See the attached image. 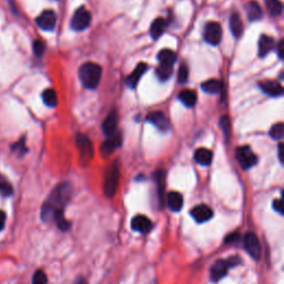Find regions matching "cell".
<instances>
[{
    "instance_id": "cell-28",
    "label": "cell",
    "mask_w": 284,
    "mask_h": 284,
    "mask_svg": "<svg viewBox=\"0 0 284 284\" xmlns=\"http://www.w3.org/2000/svg\"><path fill=\"white\" fill-rule=\"evenodd\" d=\"M173 72V66H168V65H160L155 70V73H157L158 79L160 81H167L170 79L171 75Z\"/></svg>"
},
{
    "instance_id": "cell-24",
    "label": "cell",
    "mask_w": 284,
    "mask_h": 284,
    "mask_svg": "<svg viewBox=\"0 0 284 284\" xmlns=\"http://www.w3.org/2000/svg\"><path fill=\"white\" fill-rule=\"evenodd\" d=\"M230 29L235 38H239L243 33L242 20H241L240 16L236 13L232 14L230 17Z\"/></svg>"
},
{
    "instance_id": "cell-11",
    "label": "cell",
    "mask_w": 284,
    "mask_h": 284,
    "mask_svg": "<svg viewBox=\"0 0 284 284\" xmlns=\"http://www.w3.org/2000/svg\"><path fill=\"white\" fill-rule=\"evenodd\" d=\"M230 269V266L227 260H217L212 264L210 269V275L213 282H219L221 279H223L228 273V270Z\"/></svg>"
},
{
    "instance_id": "cell-19",
    "label": "cell",
    "mask_w": 284,
    "mask_h": 284,
    "mask_svg": "<svg viewBox=\"0 0 284 284\" xmlns=\"http://www.w3.org/2000/svg\"><path fill=\"white\" fill-rule=\"evenodd\" d=\"M274 47H275L274 39L270 36H267V34H262L259 40V56L261 58L267 56V53L272 51V49H273Z\"/></svg>"
},
{
    "instance_id": "cell-20",
    "label": "cell",
    "mask_w": 284,
    "mask_h": 284,
    "mask_svg": "<svg viewBox=\"0 0 284 284\" xmlns=\"http://www.w3.org/2000/svg\"><path fill=\"white\" fill-rule=\"evenodd\" d=\"M213 154L210 150L200 148L194 152V160H196L201 166H210L212 162Z\"/></svg>"
},
{
    "instance_id": "cell-12",
    "label": "cell",
    "mask_w": 284,
    "mask_h": 284,
    "mask_svg": "<svg viewBox=\"0 0 284 284\" xmlns=\"http://www.w3.org/2000/svg\"><path fill=\"white\" fill-rule=\"evenodd\" d=\"M191 216L198 223H203L213 217V210L207 204H199L191 210Z\"/></svg>"
},
{
    "instance_id": "cell-15",
    "label": "cell",
    "mask_w": 284,
    "mask_h": 284,
    "mask_svg": "<svg viewBox=\"0 0 284 284\" xmlns=\"http://www.w3.org/2000/svg\"><path fill=\"white\" fill-rule=\"evenodd\" d=\"M260 88L261 90L269 95L271 97H280L282 96L283 93V88L282 85L280 84L277 81H272V80H267V81H262L260 83Z\"/></svg>"
},
{
    "instance_id": "cell-4",
    "label": "cell",
    "mask_w": 284,
    "mask_h": 284,
    "mask_svg": "<svg viewBox=\"0 0 284 284\" xmlns=\"http://www.w3.org/2000/svg\"><path fill=\"white\" fill-rule=\"evenodd\" d=\"M235 157L236 160L240 163V166L242 167L244 170L251 169L252 167H254L256 165V162H258V158H256V155L249 146L239 147L238 149H236Z\"/></svg>"
},
{
    "instance_id": "cell-42",
    "label": "cell",
    "mask_w": 284,
    "mask_h": 284,
    "mask_svg": "<svg viewBox=\"0 0 284 284\" xmlns=\"http://www.w3.org/2000/svg\"><path fill=\"white\" fill-rule=\"evenodd\" d=\"M282 150H283V145H282V143H280L279 147H278V154H279V159H280V161H281V163H283V152H282Z\"/></svg>"
},
{
    "instance_id": "cell-5",
    "label": "cell",
    "mask_w": 284,
    "mask_h": 284,
    "mask_svg": "<svg viewBox=\"0 0 284 284\" xmlns=\"http://www.w3.org/2000/svg\"><path fill=\"white\" fill-rule=\"evenodd\" d=\"M91 22V15L84 7H80L79 9L76 10L71 19V28L75 31H83L87 29L90 26Z\"/></svg>"
},
{
    "instance_id": "cell-39",
    "label": "cell",
    "mask_w": 284,
    "mask_h": 284,
    "mask_svg": "<svg viewBox=\"0 0 284 284\" xmlns=\"http://www.w3.org/2000/svg\"><path fill=\"white\" fill-rule=\"evenodd\" d=\"M239 240V234L238 233H232V234L228 235L227 238H225V242L227 243H233L235 242V241Z\"/></svg>"
},
{
    "instance_id": "cell-10",
    "label": "cell",
    "mask_w": 284,
    "mask_h": 284,
    "mask_svg": "<svg viewBox=\"0 0 284 284\" xmlns=\"http://www.w3.org/2000/svg\"><path fill=\"white\" fill-rule=\"evenodd\" d=\"M122 143V135L120 132H115L114 134L108 135V138L104 140V142L101 146V153H102L103 157L106 155H110L117 148L121 146Z\"/></svg>"
},
{
    "instance_id": "cell-18",
    "label": "cell",
    "mask_w": 284,
    "mask_h": 284,
    "mask_svg": "<svg viewBox=\"0 0 284 284\" xmlns=\"http://www.w3.org/2000/svg\"><path fill=\"white\" fill-rule=\"evenodd\" d=\"M167 204H168L171 211L179 212L184 207V197L179 192H170L167 196Z\"/></svg>"
},
{
    "instance_id": "cell-9",
    "label": "cell",
    "mask_w": 284,
    "mask_h": 284,
    "mask_svg": "<svg viewBox=\"0 0 284 284\" xmlns=\"http://www.w3.org/2000/svg\"><path fill=\"white\" fill-rule=\"evenodd\" d=\"M38 27L45 31H52L56 27L57 17L52 10H45L36 19Z\"/></svg>"
},
{
    "instance_id": "cell-1",
    "label": "cell",
    "mask_w": 284,
    "mask_h": 284,
    "mask_svg": "<svg viewBox=\"0 0 284 284\" xmlns=\"http://www.w3.org/2000/svg\"><path fill=\"white\" fill-rule=\"evenodd\" d=\"M70 194H71V188L68 184L58 185L42 205L41 219L45 222L54 221L57 213L64 211L65 205L70 199Z\"/></svg>"
},
{
    "instance_id": "cell-13",
    "label": "cell",
    "mask_w": 284,
    "mask_h": 284,
    "mask_svg": "<svg viewBox=\"0 0 284 284\" xmlns=\"http://www.w3.org/2000/svg\"><path fill=\"white\" fill-rule=\"evenodd\" d=\"M147 121L154 124V126L157 127L160 131L165 132L169 130L170 123L168 121V119H167L166 115L162 114L161 111L151 112V114H149L147 117Z\"/></svg>"
},
{
    "instance_id": "cell-27",
    "label": "cell",
    "mask_w": 284,
    "mask_h": 284,
    "mask_svg": "<svg viewBox=\"0 0 284 284\" xmlns=\"http://www.w3.org/2000/svg\"><path fill=\"white\" fill-rule=\"evenodd\" d=\"M42 100H44L46 106L56 107L58 103L57 92L54 91L53 89H46V90L42 92Z\"/></svg>"
},
{
    "instance_id": "cell-34",
    "label": "cell",
    "mask_w": 284,
    "mask_h": 284,
    "mask_svg": "<svg viewBox=\"0 0 284 284\" xmlns=\"http://www.w3.org/2000/svg\"><path fill=\"white\" fill-rule=\"evenodd\" d=\"M178 79H179V83H180V84H184V83H186V81H188V79H189V68H188V66L181 65V67L179 68Z\"/></svg>"
},
{
    "instance_id": "cell-16",
    "label": "cell",
    "mask_w": 284,
    "mask_h": 284,
    "mask_svg": "<svg viewBox=\"0 0 284 284\" xmlns=\"http://www.w3.org/2000/svg\"><path fill=\"white\" fill-rule=\"evenodd\" d=\"M117 127H118V114H117L116 110H114L109 114L102 123L103 134L106 135L114 134L117 131Z\"/></svg>"
},
{
    "instance_id": "cell-17",
    "label": "cell",
    "mask_w": 284,
    "mask_h": 284,
    "mask_svg": "<svg viewBox=\"0 0 284 284\" xmlns=\"http://www.w3.org/2000/svg\"><path fill=\"white\" fill-rule=\"evenodd\" d=\"M147 68L148 66L146 64H139L137 66V68L134 69V72L130 73V76L127 78V85L131 89H134L137 87V84H139L140 79H141V77L143 73L147 71Z\"/></svg>"
},
{
    "instance_id": "cell-2",
    "label": "cell",
    "mask_w": 284,
    "mask_h": 284,
    "mask_svg": "<svg viewBox=\"0 0 284 284\" xmlns=\"http://www.w3.org/2000/svg\"><path fill=\"white\" fill-rule=\"evenodd\" d=\"M102 69L95 62H87L79 69V79L87 89H96L100 83Z\"/></svg>"
},
{
    "instance_id": "cell-21",
    "label": "cell",
    "mask_w": 284,
    "mask_h": 284,
    "mask_svg": "<svg viewBox=\"0 0 284 284\" xmlns=\"http://www.w3.org/2000/svg\"><path fill=\"white\" fill-rule=\"evenodd\" d=\"M167 27V22L163 18H157L152 22V25L150 27V34L153 38V40H157L158 38H160L163 33H165Z\"/></svg>"
},
{
    "instance_id": "cell-30",
    "label": "cell",
    "mask_w": 284,
    "mask_h": 284,
    "mask_svg": "<svg viewBox=\"0 0 284 284\" xmlns=\"http://www.w3.org/2000/svg\"><path fill=\"white\" fill-rule=\"evenodd\" d=\"M266 3L272 16H280L282 14L283 7L280 0H266Z\"/></svg>"
},
{
    "instance_id": "cell-8",
    "label": "cell",
    "mask_w": 284,
    "mask_h": 284,
    "mask_svg": "<svg viewBox=\"0 0 284 284\" xmlns=\"http://www.w3.org/2000/svg\"><path fill=\"white\" fill-rule=\"evenodd\" d=\"M77 147L83 161H89L93 155V146L91 140L87 135L79 134L77 135Z\"/></svg>"
},
{
    "instance_id": "cell-35",
    "label": "cell",
    "mask_w": 284,
    "mask_h": 284,
    "mask_svg": "<svg viewBox=\"0 0 284 284\" xmlns=\"http://www.w3.org/2000/svg\"><path fill=\"white\" fill-rule=\"evenodd\" d=\"M220 124H221V129H222L223 134H225V137L228 138L231 132V122H230V120H229V117L228 116L222 117V118H221Z\"/></svg>"
},
{
    "instance_id": "cell-41",
    "label": "cell",
    "mask_w": 284,
    "mask_h": 284,
    "mask_svg": "<svg viewBox=\"0 0 284 284\" xmlns=\"http://www.w3.org/2000/svg\"><path fill=\"white\" fill-rule=\"evenodd\" d=\"M283 46H284V41L283 40H280L279 45L277 47V49H278V56H279L280 59H283V50H284Z\"/></svg>"
},
{
    "instance_id": "cell-6",
    "label": "cell",
    "mask_w": 284,
    "mask_h": 284,
    "mask_svg": "<svg viewBox=\"0 0 284 284\" xmlns=\"http://www.w3.org/2000/svg\"><path fill=\"white\" fill-rule=\"evenodd\" d=\"M203 37L208 44L213 46L219 45L221 39H222V28H221L220 23L216 21L208 22L204 27Z\"/></svg>"
},
{
    "instance_id": "cell-29",
    "label": "cell",
    "mask_w": 284,
    "mask_h": 284,
    "mask_svg": "<svg viewBox=\"0 0 284 284\" xmlns=\"http://www.w3.org/2000/svg\"><path fill=\"white\" fill-rule=\"evenodd\" d=\"M165 178L166 172L163 170H159L155 172V181L158 185V194L160 198L161 203H163V192H165Z\"/></svg>"
},
{
    "instance_id": "cell-7",
    "label": "cell",
    "mask_w": 284,
    "mask_h": 284,
    "mask_svg": "<svg viewBox=\"0 0 284 284\" xmlns=\"http://www.w3.org/2000/svg\"><path fill=\"white\" fill-rule=\"evenodd\" d=\"M244 249L254 260H259L261 256V246H260L259 239L253 232H248L243 239Z\"/></svg>"
},
{
    "instance_id": "cell-38",
    "label": "cell",
    "mask_w": 284,
    "mask_h": 284,
    "mask_svg": "<svg viewBox=\"0 0 284 284\" xmlns=\"http://www.w3.org/2000/svg\"><path fill=\"white\" fill-rule=\"evenodd\" d=\"M273 209L280 215H283V209H282V200L281 199H275L273 201Z\"/></svg>"
},
{
    "instance_id": "cell-33",
    "label": "cell",
    "mask_w": 284,
    "mask_h": 284,
    "mask_svg": "<svg viewBox=\"0 0 284 284\" xmlns=\"http://www.w3.org/2000/svg\"><path fill=\"white\" fill-rule=\"evenodd\" d=\"M33 284H48V278L42 270L36 271L33 278Z\"/></svg>"
},
{
    "instance_id": "cell-14",
    "label": "cell",
    "mask_w": 284,
    "mask_h": 284,
    "mask_svg": "<svg viewBox=\"0 0 284 284\" xmlns=\"http://www.w3.org/2000/svg\"><path fill=\"white\" fill-rule=\"evenodd\" d=\"M131 228L140 233H148L152 228V222L146 216H135L131 221Z\"/></svg>"
},
{
    "instance_id": "cell-25",
    "label": "cell",
    "mask_w": 284,
    "mask_h": 284,
    "mask_svg": "<svg viewBox=\"0 0 284 284\" xmlns=\"http://www.w3.org/2000/svg\"><path fill=\"white\" fill-rule=\"evenodd\" d=\"M247 13H248V18L250 19L251 21L259 20V19L262 18L263 11L262 8L260 7L258 2L251 1L247 7Z\"/></svg>"
},
{
    "instance_id": "cell-26",
    "label": "cell",
    "mask_w": 284,
    "mask_h": 284,
    "mask_svg": "<svg viewBox=\"0 0 284 284\" xmlns=\"http://www.w3.org/2000/svg\"><path fill=\"white\" fill-rule=\"evenodd\" d=\"M201 87H202V90L209 93V95H217V93H219L221 91L222 84H221V81L217 79H210V80L204 81Z\"/></svg>"
},
{
    "instance_id": "cell-3",
    "label": "cell",
    "mask_w": 284,
    "mask_h": 284,
    "mask_svg": "<svg viewBox=\"0 0 284 284\" xmlns=\"http://www.w3.org/2000/svg\"><path fill=\"white\" fill-rule=\"evenodd\" d=\"M120 181V169L118 163H114L106 171L103 181V193L108 198H112L117 192Z\"/></svg>"
},
{
    "instance_id": "cell-31",
    "label": "cell",
    "mask_w": 284,
    "mask_h": 284,
    "mask_svg": "<svg viewBox=\"0 0 284 284\" xmlns=\"http://www.w3.org/2000/svg\"><path fill=\"white\" fill-rule=\"evenodd\" d=\"M14 193L13 185L9 181L7 180V178L0 174V194H2L3 197H9Z\"/></svg>"
},
{
    "instance_id": "cell-37",
    "label": "cell",
    "mask_w": 284,
    "mask_h": 284,
    "mask_svg": "<svg viewBox=\"0 0 284 284\" xmlns=\"http://www.w3.org/2000/svg\"><path fill=\"white\" fill-rule=\"evenodd\" d=\"M13 150L15 151V152H18L20 155H22L23 153H25L27 151V148L25 146V140L22 139L20 142L16 143L15 146H13Z\"/></svg>"
},
{
    "instance_id": "cell-23",
    "label": "cell",
    "mask_w": 284,
    "mask_h": 284,
    "mask_svg": "<svg viewBox=\"0 0 284 284\" xmlns=\"http://www.w3.org/2000/svg\"><path fill=\"white\" fill-rule=\"evenodd\" d=\"M179 100H180L185 107L192 108L196 106L197 103V93L192 90H189V89L182 90L180 92V95H179Z\"/></svg>"
},
{
    "instance_id": "cell-36",
    "label": "cell",
    "mask_w": 284,
    "mask_h": 284,
    "mask_svg": "<svg viewBox=\"0 0 284 284\" xmlns=\"http://www.w3.org/2000/svg\"><path fill=\"white\" fill-rule=\"evenodd\" d=\"M46 45L42 40H36L33 42V52L37 57H41L45 53Z\"/></svg>"
},
{
    "instance_id": "cell-43",
    "label": "cell",
    "mask_w": 284,
    "mask_h": 284,
    "mask_svg": "<svg viewBox=\"0 0 284 284\" xmlns=\"http://www.w3.org/2000/svg\"><path fill=\"white\" fill-rule=\"evenodd\" d=\"M76 284H87V282H85V280H84V279L80 278V279H78V281H77Z\"/></svg>"
},
{
    "instance_id": "cell-32",
    "label": "cell",
    "mask_w": 284,
    "mask_h": 284,
    "mask_svg": "<svg viewBox=\"0 0 284 284\" xmlns=\"http://www.w3.org/2000/svg\"><path fill=\"white\" fill-rule=\"evenodd\" d=\"M270 135L272 139L274 140H281L284 135V126L282 122L275 123L274 126H272L270 130Z\"/></svg>"
},
{
    "instance_id": "cell-40",
    "label": "cell",
    "mask_w": 284,
    "mask_h": 284,
    "mask_svg": "<svg viewBox=\"0 0 284 284\" xmlns=\"http://www.w3.org/2000/svg\"><path fill=\"white\" fill-rule=\"evenodd\" d=\"M6 213L3 212V211H1V210H0V231H2L3 230V228H5V225H6Z\"/></svg>"
},
{
    "instance_id": "cell-22",
    "label": "cell",
    "mask_w": 284,
    "mask_h": 284,
    "mask_svg": "<svg viewBox=\"0 0 284 284\" xmlns=\"http://www.w3.org/2000/svg\"><path fill=\"white\" fill-rule=\"evenodd\" d=\"M158 60L160 65L173 66L177 61V54L170 49H163L158 53Z\"/></svg>"
}]
</instances>
